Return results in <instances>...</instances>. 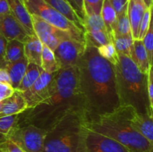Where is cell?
Wrapping results in <instances>:
<instances>
[{"instance_id":"6da1fadb","label":"cell","mask_w":153,"mask_h":152,"mask_svg":"<svg viewBox=\"0 0 153 152\" xmlns=\"http://www.w3.org/2000/svg\"><path fill=\"white\" fill-rule=\"evenodd\" d=\"M86 120L112 113L120 107L114 65L96 47L87 46L77 65Z\"/></svg>"},{"instance_id":"7a4b0ae2","label":"cell","mask_w":153,"mask_h":152,"mask_svg":"<svg viewBox=\"0 0 153 152\" xmlns=\"http://www.w3.org/2000/svg\"><path fill=\"white\" fill-rule=\"evenodd\" d=\"M73 112L85 113V103L79 89L77 66L60 69L56 73L52 95L36 107L19 114L17 124H31L48 131Z\"/></svg>"},{"instance_id":"3957f363","label":"cell","mask_w":153,"mask_h":152,"mask_svg":"<svg viewBox=\"0 0 153 152\" xmlns=\"http://www.w3.org/2000/svg\"><path fill=\"white\" fill-rule=\"evenodd\" d=\"M114 67L120 106H129L138 113L153 116L147 94V74L142 72L130 57L121 54Z\"/></svg>"},{"instance_id":"277c9868","label":"cell","mask_w":153,"mask_h":152,"mask_svg":"<svg viewBox=\"0 0 153 152\" xmlns=\"http://www.w3.org/2000/svg\"><path fill=\"white\" fill-rule=\"evenodd\" d=\"M129 106H120L112 113L85 121L91 131L114 139L130 152H153V144L135 131L128 120Z\"/></svg>"},{"instance_id":"5b68a950","label":"cell","mask_w":153,"mask_h":152,"mask_svg":"<svg viewBox=\"0 0 153 152\" xmlns=\"http://www.w3.org/2000/svg\"><path fill=\"white\" fill-rule=\"evenodd\" d=\"M86 115L73 112L47 131L43 152H85Z\"/></svg>"},{"instance_id":"8992f818","label":"cell","mask_w":153,"mask_h":152,"mask_svg":"<svg viewBox=\"0 0 153 152\" xmlns=\"http://www.w3.org/2000/svg\"><path fill=\"white\" fill-rule=\"evenodd\" d=\"M23 1L31 14L37 15L48 23L67 31L86 44L85 31L43 0H23Z\"/></svg>"},{"instance_id":"52a82bcc","label":"cell","mask_w":153,"mask_h":152,"mask_svg":"<svg viewBox=\"0 0 153 152\" xmlns=\"http://www.w3.org/2000/svg\"><path fill=\"white\" fill-rule=\"evenodd\" d=\"M47 131L31 124H16L7 139L17 145L24 152H43Z\"/></svg>"},{"instance_id":"ba28073f","label":"cell","mask_w":153,"mask_h":152,"mask_svg":"<svg viewBox=\"0 0 153 152\" xmlns=\"http://www.w3.org/2000/svg\"><path fill=\"white\" fill-rule=\"evenodd\" d=\"M56 72L48 73L43 71L38 78L26 91L22 92L28 105L33 108L52 95L55 85Z\"/></svg>"},{"instance_id":"9c48e42d","label":"cell","mask_w":153,"mask_h":152,"mask_svg":"<svg viewBox=\"0 0 153 152\" xmlns=\"http://www.w3.org/2000/svg\"><path fill=\"white\" fill-rule=\"evenodd\" d=\"M31 15L34 34L37 35L43 45L48 46L52 51L55 50L62 40L67 38L76 39L68 32L48 23L37 15Z\"/></svg>"},{"instance_id":"30bf717a","label":"cell","mask_w":153,"mask_h":152,"mask_svg":"<svg viewBox=\"0 0 153 152\" xmlns=\"http://www.w3.org/2000/svg\"><path fill=\"white\" fill-rule=\"evenodd\" d=\"M86 44L73 38L62 40L53 51L60 69L76 66L83 55Z\"/></svg>"},{"instance_id":"8fae6325","label":"cell","mask_w":153,"mask_h":152,"mask_svg":"<svg viewBox=\"0 0 153 152\" xmlns=\"http://www.w3.org/2000/svg\"><path fill=\"white\" fill-rule=\"evenodd\" d=\"M85 29L87 46L98 48L111 42L100 14L87 15Z\"/></svg>"},{"instance_id":"7c38bea8","label":"cell","mask_w":153,"mask_h":152,"mask_svg":"<svg viewBox=\"0 0 153 152\" xmlns=\"http://www.w3.org/2000/svg\"><path fill=\"white\" fill-rule=\"evenodd\" d=\"M85 152H130L114 139L87 128Z\"/></svg>"},{"instance_id":"4fadbf2b","label":"cell","mask_w":153,"mask_h":152,"mask_svg":"<svg viewBox=\"0 0 153 152\" xmlns=\"http://www.w3.org/2000/svg\"><path fill=\"white\" fill-rule=\"evenodd\" d=\"M0 35L7 41L16 40L22 43L29 36L11 13L0 15Z\"/></svg>"},{"instance_id":"5bb4252c","label":"cell","mask_w":153,"mask_h":152,"mask_svg":"<svg viewBox=\"0 0 153 152\" xmlns=\"http://www.w3.org/2000/svg\"><path fill=\"white\" fill-rule=\"evenodd\" d=\"M152 116L148 113H140L131 107L128 113V120L132 128L141 134L149 142L153 144Z\"/></svg>"},{"instance_id":"9a60e30c","label":"cell","mask_w":153,"mask_h":152,"mask_svg":"<svg viewBox=\"0 0 153 152\" xmlns=\"http://www.w3.org/2000/svg\"><path fill=\"white\" fill-rule=\"evenodd\" d=\"M11 14L16 18L29 36L34 34L31 15L23 0H7Z\"/></svg>"},{"instance_id":"2e32d148","label":"cell","mask_w":153,"mask_h":152,"mask_svg":"<svg viewBox=\"0 0 153 152\" xmlns=\"http://www.w3.org/2000/svg\"><path fill=\"white\" fill-rule=\"evenodd\" d=\"M146 4L143 0H128L127 4V11L131 25V36L133 40L138 39L139 27L140 21L146 10Z\"/></svg>"},{"instance_id":"e0dca14e","label":"cell","mask_w":153,"mask_h":152,"mask_svg":"<svg viewBox=\"0 0 153 152\" xmlns=\"http://www.w3.org/2000/svg\"><path fill=\"white\" fill-rule=\"evenodd\" d=\"M27 109L28 105L22 92L15 90L10 97L5 99V102L0 111V117L20 114Z\"/></svg>"},{"instance_id":"ac0fdd59","label":"cell","mask_w":153,"mask_h":152,"mask_svg":"<svg viewBox=\"0 0 153 152\" xmlns=\"http://www.w3.org/2000/svg\"><path fill=\"white\" fill-rule=\"evenodd\" d=\"M23 44L24 55L28 62L40 66L43 45L37 37V35L34 34L33 35L28 36Z\"/></svg>"},{"instance_id":"d6986e66","label":"cell","mask_w":153,"mask_h":152,"mask_svg":"<svg viewBox=\"0 0 153 152\" xmlns=\"http://www.w3.org/2000/svg\"><path fill=\"white\" fill-rule=\"evenodd\" d=\"M130 58L134 61L137 68L144 74H147L149 68L152 66H150L149 63L147 53L143 44V42L138 39L134 40L133 41L132 50Z\"/></svg>"},{"instance_id":"ffe728a7","label":"cell","mask_w":153,"mask_h":152,"mask_svg":"<svg viewBox=\"0 0 153 152\" xmlns=\"http://www.w3.org/2000/svg\"><path fill=\"white\" fill-rule=\"evenodd\" d=\"M28 61L24 57L23 58L16 62L7 63L5 66V69L10 77V86L14 90H16L18 86H19L26 71Z\"/></svg>"},{"instance_id":"44dd1931","label":"cell","mask_w":153,"mask_h":152,"mask_svg":"<svg viewBox=\"0 0 153 152\" xmlns=\"http://www.w3.org/2000/svg\"><path fill=\"white\" fill-rule=\"evenodd\" d=\"M43 1H45L49 5H50L51 7L55 8V10H58V12H60L61 14L67 17L69 20L71 21L73 23L77 25L79 28L83 30L85 33L83 22L79 19V17L77 16L76 12L73 10V9L70 7V4L66 1V0H43Z\"/></svg>"},{"instance_id":"7402d4cb","label":"cell","mask_w":153,"mask_h":152,"mask_svg":"<svg viewBox=\"0 0 153 152\" xmlns=\"http://www.w3.org/2000/svg\"><path fill=\"white\" fill-rule=\"evenodd\" d=\"M100 15L104 22L106 30L111 37V34L114 32L116 28L117 13L115 12L110 0L103 1Z\"/></svg>"},{"instance_id":"603a6c76","label":"cell","mask_w":153,"mask_h":152,"mask_svg":"<svg viewBox=\"0 0 153 152\" xmlns=\"http://www.w3.org/2000/svg\"><path fill=\"white\" fill-rule=\"evenodd\" d=\"M43 71V70L40 66L28 63L25 75L21 80L20 84L16 89V91H19L20 92L26 91L37 80Z\"/></svg>"},{"instance_id":"cb8c5ba5","label":"cell","mask_w":153,"mask_h":152,"mask_svg":"<svg viewBox=\"0 0 153 152\" xmlns=\"http://www.w3.org/2000/svg\"><path fill=\"white\" fill-rule=\"evenodd\" d=\"M110 38L118 54L125 55L128 57L131 56L134 41L131 34L121 35L118 34H112Z\"/></svg>"},{"instance_id":"d4e9b609","label":"cell","mask_w":153,"mask_h":152,"mask_svg":"<svg viewBox=\"0 0 153 152\" xmlns=\"http://www.w3.org/2000/svg\"><path fill=\"white\" fill-rule=\"evenodd\" d=\"M24 57V44L22 42L16 40L7 42L5 49V61L7 63L16 62Z\"/></svg>"},{"instance_id":"484cf974","label":"cell","mask_w":153,"mask_h":152,"mask_svg":"<svg viewBox=\"0 0 153 152\" xmlns=\"http://www.w3.org/2000/svg\"><path fill=\"white\" fill-rule=\"evenodd\" d=\"M40 66L43 71L48 73H55L60 69L53 51L44 45L42 50Z\"/></svg>"},{"instance_id":"4316f807","label":"cell","mask_w":153,"mask_h":152,"mask_svg":"<svg viewBox=\"0 0 153 152\" xmlns=\"http://www.w3.org/2000/svg\"><path fill=\"white\" fill-rule=\"evenodd\" d=\"M19 120V114L4 116L0 117V142L7 139L11 130Z\"/></svg>"},{"instance_id":"83f0119b","label":"cell","mask_w":153,"mask_h":152,"mask_svg":"<svg viewBox=\"0 0 153 152\" xmlns=\"http://www.w3.org/2000/svg\"><path fill=\"white\" fill-rule=\"evenodd\" d=\"M112 34H118L121 35L131 34V25H130L128 11H127V6L120 13L117 14L116 28H115L114 32Z\"/></svg>"},{"instance_id":"f1b7e54d","label":"cell","mask_w":153,"mask_h":152,"mask_svg":"<svg viewBox=\"0 0 153 152\" xmlns=\"http://www.w3.org/2000/svg\"><path fill=\"white\" fill-rule=\"evenodd\" d=\"M98 53L101 57L108 61L112 65L115 66L119 62V54L117 52L113 43H107L105 45L97 48Z\"/></svg>"},{"instance_id":"f546056e","label":"cell","mask_w":153,"mask_h":152,"mask_svg":"<svg viewBox=\"0 0 153 152\" xmlns=\"http://www.w3.org/2000/svg\"><path fill=\"white\" fill-rule=\"evenodd\" d=\"M142 42L144 46L145 49L146 51L148 56V60L150 66L153 64V27L152 22H150L149 29L147 32L144 35V37L142 39Z\"/></svg>"},{"instance_id":"4dcf8cb0","label":"cell","mask_w":153,"mask_h":152,"mask_svg":"<svg viewBox=\"0 0 153 152\" xmlns=\"http://www.w3.org/2000/svg\"><path fill=\"white\" fill-rule=\"evenodd\" d=\"M152 7H148L143 13V16L142 17L141 21H140V27H139L138 40H142L143 37H144V35L149 29L150 22H152Z\"/></svg>"},{"instance_id":"1f68e13d","label":"cell","mask_w":153,"mask_h":152,"mask_svg":"<svg viewBox=\"0 0 153 152\" xmlns=\"http://www.w3.org/2000/svg\"><path fill=\"white\" fill-rule=\"evenodd\" d=\"M103 1L104 0H84L86 16L90 14H100Z\"/></svg>"},{"instance_id":"d6a6232c","label":"cell","mask_w":153,"mask_h":152,"mask_svg":"<svg viewBox=\"0 0 153 152\" xmlns=\"http://www.w3.org/2000/svg\"><path fill=\"white\" fill-rule=\"evenodd\" d=\"M67 3L70 5V7L73 9L79 19L83 22L85 26V21L86 18V13L85 10V4L84 0H66Z\"/></svg>"},{"instance_id":"836d02e7","label":"cell","mask_w":153,"mask_h":152,"mask_svg":"<svg viewBox=\"0 0 153 152\" xmlns=\"http://www.w3.org/2000/svg\"><path fill=\"white\" fill-rule=\"evenodd\" d=\"M0 151L1 152H24L17 145L11 140L7 139L2 142H0Z\"/></svg>"},{"instance_id":"e575fe53","label":"cell","mask_w":153,"mask_h":152,"mask_svg":"<svg viewBox=\"0 0 153 152\" xmlns=\"http://www.w3.org/2000/svg\"><path fill=\"white\" fill-rule=\"evenodd\" d=\"M7 40L3 36L0 35V69H4L7 62L5 61V49Z\"/></svg>"},{"instance_id":"d590c367","label":"cell","mask_w":153,"mask_h":152,"mask_svg":"<svg viewBox=\"0 0 153 152\" xmlns=\"http://www.w3.org/2000/svg\"><path fill=\"white\" fill-rule=\"evenodd\" d=\"M153 69L149 68L147 73V94L151 107H153Z\"/></svg>"},{"instance_id":"8d00e7d4","label":"cell","mask_w":153,"mask_h":152,"mask_svg":"<svg viewBox=\"0 0 153 152\" xmlns=\"http://www.w3.org/2000/svg\"><path fill=\"white\" fill-rule=\"evenodd\" d=\"M14 91L10 85L0 83V101L10 97L14 92Z\"/></svg>"},{"instance_id":"74e56055","label":"cell","mask_w":153,"mask_h":152,"mask_svg":"<svg viewBox=\"0 0 153 152\" xmlns=\"http://www.w3.org/2000/svg\"><path fill=\"white\" fill-rule=\"evenodd\" d=\"M117 14L120 13L127 6L128 0H110Z\"/></svg>"},{"instance_id":"f35d334b","label":"cell","mask_w":153,"mask_h":152,"mask_svg":"<svg viewBox=\"0 0 153 152\" xmlns=\"http://www.w3.org/2000/svg\"><path fill=\"white\" fill-rule=\"evenodd\" d=\"M9 13H10V10L7 0H0V15Z\"/></svg>"},{"instance_id":"ab89813d","label":"cell","mask_w":153,"mask_h":152,"mask_svg":"<svg viewBox=\"0 0 153 152\" xmlns=\"http://www.w3.org/2000/svg\"><path fill=\"white\" fill-rule=\"evenodd\" d=\"M0 83L10 85V77L5 69H0Z\"/></svg>"},{"instance_id":"60d3db41","label":"cell","mask_w":153,"mask_h":152,"mask_svg":"<svg viewBox=\"0 0 153 152\" xmlns=\"http://www.w3.org/2000/svg\"><path fill=\"white\" fill-rule=\"evenodd\" d=\"M143 1L146 4V7H152V0H143Z\"/></svg>"},{"instance_id":"b9f144b4","label":"cell","mask_w":153,"mask_h":152,"mask_svg":"<svg viewBox=\"0 0 153 152\" xmlns=\"http://www.w3.org/2000/svg\"><path fill=\"white\" fill-rule=\"evenodd\" d=\"M5 99H3V100H1V101H0V111H1V109H2L3 105H4V102H5Z\"/></svg>"},{"instance_id":"7bdbcfd3","label":"cell","mask_w":153,"mask_h":152,"mask_svg":"<svg viewBox=\"0 0 153 152\" xmlns=\"http://www.w3.org/2000/svg\"><path fill=\"white\" fill-rule=\"evenodd\" d=\"M0 152H1V151H0Z\"/></svg>"}]
</instances>
